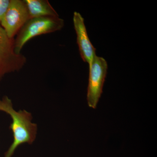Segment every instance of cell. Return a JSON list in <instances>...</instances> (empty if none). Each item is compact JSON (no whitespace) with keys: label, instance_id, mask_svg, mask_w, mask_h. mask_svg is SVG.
<instances>
[{"label":"cell","instance_id":"5","mask_svg":"<svg viewBox=\"0 0 157 157\" xmlns=\"http://www.w3.org/2000/svg\"><path fill=\"white\" fill-rule=\"evenodd\" d=\"M29 19L27 7L24 1L10 0L1 26L10 38H14L20 30Z\"/></svg>","mask_w":157,"mask_h":157},{"label":"cell","instance_id":"1","mask_svg":"<svg viewBox=\"0 0 157 157\" xmlns=\"http://www.w3.org/2000/svg\"><path fill=\"white\" fill-rule=\"evenodd\" d=\"M0 111L6 113L11 117L12 122L10 128L13 140L4 157H12L17 149L24 144L35 142L38 134V125L33 122V114L25 109H14L11 99L7 96L0 98Z\"/></svg>","mask_w":157,"mask_h":157},{"label":"cell","instance_id":"7","mask_svg":"<svg viewBox=\"0 0 157 157\" xmlns=\"http://www.w3.org/2000/svg\"><path fill=\"white\" fill-rule=\"evenodd\" d=\"M28 11L29 19L35 17H59L56 11L48 0H24Z\"/></svg>","mask_w":157,"mask_h":157},{"label":"cell","instance_id":"4","mask_svg":"<svg viewBox=\"0 0 157 157\" xmlns=\"http://www.w3.org/2000/svg\"><path fill=\"white\" fill-rule=\"evenodd\" d=\"M107 68L108 65L105 59L97 55L89 64L87 101L89 107L90 108H97L102 93Z\"/></svg>","mask_w":157,"mask_h":157},{"label":"cell","instance_id":"6","mask_svg":"<svg viewBox=\"0 0 157 157\" xmlns=\"http://www.w3.org/2000/svg\"><path fill=\"white\" fill-rule=\"evenodd\" d=\"M73 22L80 56L83 61L89 64L96 56V49L88 36L84 18L80 13L75 11L73 14Z\"/></svg>","mask_w":157,"mask_h":157},{"label":"cell","instance_id":"2","mask_svg":"<svg viewBox=\"0 0 157 157\" xmlns=\"http://www.w3.org/2000/svg\"><path fill=\"white\" fill-rule=\"evenodd\" d=\"M64 25V21L59 17L45 16L31 18L18 32L14 39L16 53L21 52L24 46L34 37L60 30Z\"/></svg>","mask_w":157,"mask_h":157},{"label":"cell","instance_id":"3","mask_svg":"<svg viewBox=\"0 0 157 157\" xmlns=\"http://www.w3.org/2000/svg\"><path fill=\"white\" fill-rule=\"evenodd\" d=\"M26 62L24 55L15 52L14 38H10L0 25V82L7 74L21 70Z\"/></svg>","mask_w":157,"mask_h":157},{"label":"cell","instance_id":"8","mask_svg":"<svg viewBox=\"0 0 157 157\" xmlns=\"http://www.w3.org/2000/svg\"><path fill=\"white\" fill-rule=\"evenodd\" d=\"M10 0H0V25L3 17L9 8Z\"/></svg>","mask_w":157,"mask_h":157}]
</instances>
